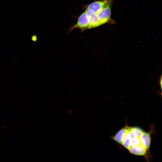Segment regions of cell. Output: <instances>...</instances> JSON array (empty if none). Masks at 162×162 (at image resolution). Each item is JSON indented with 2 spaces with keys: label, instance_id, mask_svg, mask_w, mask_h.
Here are the masks:
<instances>
[{
  "label": "cell",
  "instance_id": "obj_1",
  "mask_svg": "<svg viewBox=\"0 0 162 162\" xmlns=\"http://www.w3.org/2000/svg\"><path fill=\"white\" fill-rule=\"evenodd\" d=\"M144 132L139 127L126 125L114 135L111 136V138L128 149L131 154L143 156L148 159V156H150L149 151L143 146L141 140Z\"/></svg>",
  "mask_w": 162,
  "mask_h": 162
},
{
  "label": "cell",
  "instance_id": "obj_2",
  "mask_svg": "<svg viewBox=\"0 0 162 162\" xmlns=\"http://www.w3.org/2000/svg\"><path fill=\"white\" fill-rule=\"evenodd\" d=\"M110 1L97 14L100 25L108 22L111 14V4Z\"/></svg>",
  "mask_w": 162,
  "mask_h": 162
},
{
  "label": "cell",
  "instance_id": "obj_3",
  "mask_svg": "<svg viewBox=\"0 0 162 162\" xmlns=\"http://www.w3.org/2000/svg\"><path fill=\"white\" fill-rule=\"evenodd\" d=\"M89 21V28H93L100 26L97 14L91 10L87 8L85 11Z\"/></svg>",
  "mask_w": 162,
  "mask_h": 162
},
{
  "label": "cell",
  "instance_id": "obj_4",
  "mask_svg": "<svg viewBox=\"0 0 162 162\" xmlns=\"http://www.w3.org/2000/svg\"><path fill=\"white\" fill-rule=\"evenodd\" d=\"M89 23L88 17L85 11L83 12L78 18L77 23L72 29L78 28L82 30L89 28Z\"/></svg>",
  "mask_w": 162,
  "mask_h": 162
},
{
  "label": "cell",
  "instance_id": "obj_5",
  "mask_svg": "<svg viewBox=\"0 0 162 162\" xmlns=\"http://www.w3.org/2000/svg\"><path fill=\"white\" fill-rule=\"evenodd\" d=\"M111 1V0H103L95 1L88 5L87 8L96 14Z\"/></svg>",
  "mask_w": 162,
  "mask_h": 162
},
{
  "label": "cell",
  "instance_id": "obj_6",
  "mask_svg": "<svg viewBox=\"0 0 162 162\" xmlns=\"http://www.w3.org/2000/svg\"><path fill=\"white\" fill-rule=\"evenodd\" d=\"M159 83L160 85V87L161 90V89H162V76L161 75L160 78Z\"/></svg>",
  "mask_w": 162,
  "mask_h": 162
}]
</instances>
